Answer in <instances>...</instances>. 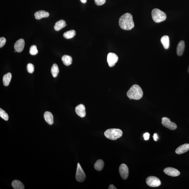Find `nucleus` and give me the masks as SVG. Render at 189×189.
I'll list each match as a JSON object with an SVG mask.
<instances>
[{
  "instance_id": "1",
  "label": "nucleus",
  "mask_w": 189,
  "mask_h": 189,
  "mask_svg": "<svg viewBox=\"0 0 189 189\" xmlns=\"http://www.w3.org/2000/svg\"><path fill=\"white\" fill-rule=\"evenodd\" d=\"M119 25L122 29L130 30L134 27L133 17L130 13H126L121 17L119 21Z\"/></svg>"
},
{
  "instance_id": "2",
  "label": "nucleus",
  "mask_w": 189,
  "mask_h": 189,
  "mask_svg": "<svg viewBox=\"0 0 189 189\" xmlns=\"http://www.w3.org/2000/svg\"><path fill=\"white\" fill-rule=\"evenodd\" d=\"M127 94L130 100H139L142 97L143 93L142 90L139 85L134 84L130 88Z\"/></svg>"
},
{
  "instance_id": "3",
  "label": "nucleus",
  "mask_w": 189,
  "mask_h": 189,
  "mask_svg": "<svg viewBox=\"0 0 189 189\" xmlns=\"http://www.w3.org/2000/svg\"><path fill=\"white\" fill-rule=\"evenodd\" d=\"M104 134L109 139L115 140L122 136L123 132L119 129H110L105 131Z\"/></svg>"
},
{
  "instance_id": "4",
  "label": "nucleus",
  "mask_w": 189,
  "mask_h": 189,
  "mask_svg": "<svg viewBox=\"0 0 189 189\" xmlns=\"http://www.w3.org/2000/svg\"><path fill=\"white\" fill-rule=\"evenodd\" d=\"M152 16L154 21L157 23L163 21L166 18V15L165 13L158 9H153Z\"/></svg>"
},
{
  "instance_id": "5",
  "label": "nucleus",
  "mask_w": 189,
  "mask_h": 189,
  "mask_svg": "<svg viewBox=\"0 0 189 189\" xmlns=\"http://www.w3.org/2000/svg\"><path fill=\"white\" fill-rule=\"evenodd\" d=\"M86 175L79 163L77 164L76 179L79 182H82L86 179Z\"/></svg>"
},
{
  "instance_id": "6",
  "label": "nucleus",
  "mask_w": 189,
  "mask_h": 189,
  "mask_svg": "<svg viewBox=\"0 0 189 189\" xmlns=\"http://www.w3.org/2000/svg\"><path fill=\"white\" fill-rule=\"evenodd\" d=\"M146 183L149 186L157 187L161 184L160 179L154 176H149L146 178Z\"/></svg>"
},
{
  "instance_id": "7",
  "label": "nucleus",
  "mask_w": 189,
  "mask_h": 189,
  "mask_svg": "<svg viewBox=\"0 0 189 189\" xmlns=\"http://www.w3.org/2000/svg\"><path fill=\"white\" fill-rule=\"evenodd\" d=\"M162 125L171 130H174L177 128V125L174 123L171 122L169 118L164 117L162 119Z\"/></svg>"
},
{
  "instance_id": "8",
  "label": "nucleus",
  "mask_w": 189,
  "mask_h": 189,
  "mask_svg": "<svg viewBox=\"0 0 189 189\" xmlns=\"http://www.w3.org/2000/svg\"><path fill=\"white\" fill-rule=\"evenodd\" d=\"M119 59L117 55L114 53H110L107 56V62L110 67H113L117 62Z\"/></svg>"
},
{
  "instance_id": "9",
  "label": "nucleus",
  "mask_w": 189,
  "mask_h": 189,
  "mask_svg": "<svg viewBox=\"0 0 189 189\" xmlns=\"http://www.w3.org/2000/svg\"><path fill=\"white\" fill-rule=\"evenodd\" d=\"M119 172L123 179H127L129 175V169L127 165L124 164H121L119 168Z\"/></svg>"
},
{
  "instance_id": "10",
  "label": "nucleus",
  "mask_w": 189,
  "mask_h": 189,
  "mask_svg": "<svg viewBox=\"0 0 189 189\" xmlns=\"http://www.w3.org/2000/svg\"><path fill=\"white\" fill-rule=\"evenodd\" d=\"M164 172L165 174L169 176H173V177L179 176L180 174V172L176 168H171V167L165 168L164 170Z\"/></svg>"
},
{
  "instance_id": "11",
  "label": "nucleus",
  "mask_w": 189,
  "mask_h": 189,
  "mask_svg": "<svg viewBox=\"0 0 189 189\" xmlns=\"http://www.w3.org/2000/svg\"><path fill=\"white\" fill-rule=\"evenodd\" d=\"M25 46V41L23 39H20L16 42L14 48L16 51L18 52H21L24 49Z\"/></svg>"
},
{
  "instance_id": "12",
  "label": "nucleus",
  "mask_w": 189,
  "mask_h": 189,
  "mask_svg": "<svg viewBox=\"0 0 189 189\" xmlns=\"http://www.w3.org/2000/svg\"><path fill=\"white\" fill-rule=\"evenodd\" d=\"M75 112L80 117L83 118L86 116V108L84 105L83 104H80L76 107Z\"/></svg>"
},
{
  "instance_id": "13",
  "label": "nucleus",
  "mask_w": 189,
  "mask_h": 189,
  "mask_svg": "<svg viewBox=\"0 0 189 189\" xmlns=\"http://www.w3.org/2000/svg\"><path fill=\"white\" fill-rule=\"evenodd\" d=\"M185 48V43L184 41L182 40L179 42L176 48V53L178 56H182Z\"/></svg>"
},
{
  "instance_id": "14",
  "label": "nucleus",
  "mask_w": 189,
  "mask_h": 189,
  "mask_svg": "<svg viewBox=\"0 0 189 189\" xmlns=\"http://www.w3.org/2000/svg\"><path fill=\"white\" fill-rule=\"evenodd\" d=\"M50 14L48 12L44 10H40L36 12L34 14L35 17L37 19L39 20L44 18H47L49 16Z\"/></svg>"
},
{
  "instance_id": "15",
  "label": "nucleus",
  "mask_w": 189,
  "mask_h": 189,
  "mask_svg": "<svg viewBox=\"0 0 189 189\" xmlns=\"http://www.w3.org/2000/svg\"><path fill=\"white\" fill-rule=\"evenodd\" d=\"M189 150V144H185L182 145L176 149V153L177 154L185 153Z\"/></svg>"
},
{
  "instance_id": "16",
  "label": "nucleus",
  "mask_w": 189,
  "mask_h": 189,
  "mask_svg": "<svg viewBox=\"0 0 189 189\" xmlns=\"http://www.w3.org/2000/svg\"><path fill=\"white\" fill-rule=\"evenodd\" d=\"M44 118L46 122L50 125H52L53 123V116L50 112H45L44 114Z\"/></svg>"
},
{
  "instance_id": "17",
  "label": "nucleus",
  "mask_w": 189,
  "mask_h": 189,
  "mask_svg": "<svg viewBox=\"0 0 189 189\" xmlns=\"http://www.w3.org/2000/svg\"><path fill=\"white\" fill-rule=\"evenodd\" d=\"M161 42L163 45L164 48L168 49L170 46L169 38L168 36H163L161 39Z\"/></svg>"
},
{
  "instance_id": "18",
  "label": "nucleus",
  "mask_w": 189,
  "mask_h": 189,
  "mask_svg": "<svg viewBox=\"0 0 189 189\" xmlns=\"http://www.w3.org/2000/svg\"><path fill=\"white\" fill-rule=\"evenodd\" d=\"M12 78V74L10 72H8L4 75L3 77V84L4 86H9Z\"/></svg>"
},
{
  "instance_id": "19",
  "label": "nucleus",
  "mask_w": 189,
  "mask_h": 189,
  "mask_svg": "<svg viewBox=\"0 0 189 189\" xmlns=\"http://www.w3.org/2000/svg\"><path fill=\"white\" fill-rule=\"evenodd\" d=\"M66 23L64 20H61L55 23L54 28L55 30L59 31L66 26Z\"/></svg>"
},
{
  "instance_id": "20",
  "label": "nucleus",
  "mask_w": 189,
  "mask_h": 189,
  "mask_svg": "<svg viewBox=\"0 0 189 189\" xmlns=\"http://www.w3.org/2000/svg\"><path fill=\"white\" fill-rule=\"evenodd\" d=\"M13 188L15 189H24L25 187L22 183L18 180H14L12 183Z\"/></svg>"
},
{
  "instance_id": "21",
  "label": "nucleus",
  "mask_w": 189,
  "mask_h": 189,
  "mask_svg": "<svg viewBox=\"0 0 189 189\" xmlns=\"http://www.w3.org/2000/svg\"><path fill=\"white\" fill-rule=\"evenodd\" d=\"M61 60L64 65L66 66L70 65L72 64V58L70 56L64 55L62 57Z\"/></svg>"
},
{
  "instance_id": "22",
  "label": "nucleus",
  "mask_w": 189,
  "mask_h": 189,
  "mask_svg": "<svg viewBox=\"0 0 189 189\" xmlns=\"http://www.w3.org/2000/svg\"><path fill=\"white\" fill-rule=\"evenodd\" d=\"M104 166V162L101 160H97L94 165V168L98 171H101L103 169Z\"/></svg>"
},
{
  "instance_id": "23",
  "label": "nucleus",
  "mask_w": 189,
  "mask_h": 189,
  "mask_svg": "<svg viewBox=\"0 0 189 189\" xmlns=\"http://www.w3.org/2000/svg\"><path fill=\"white\" fill-rule=\"evenodd\" d=\"M51 72L52 74L53 77L56 78L58 76L59 70L57 64H53L51 68Z\"/></svg>"
},
{
  "instance_id": "24",
  "label": "nucleus",
  "mask_w": 189,
  "mask_h": 189,
  "mask_svg": "<svg viewBox=\"0 0 189 189\" xmlns=\"http://www.w3.org/2000/svg\"><path fill=\"white\" fill-rule=\"evenodd\" d=\"M76 34V33L75 30H71L66 32L63 34V36L66 39H69L72 38L74 37Z\"/></svg>"
},
{
  "instance_id": "25",
  "label": "nucleus",
  "mask_w": 189,
  "mask_h": 189,
  "mask_svg": "<svg viewBox=\"0 0 189 189\" xmlns=\"http://www.w3.org/2000/svg\"><path fill=\"white\" fill-rule=\"evenodd\" d=\"M0 117L6 121L8 120L9 117L8 115L4 110L0 108Z\"/></svg>"
},
{
  "instance_id": "26",
  "label": "nucleus",
  "mask_w": 189,
  "mask_h": 189,
  "mask_svg": "<svg viewBox=\"0 0 189 189\" xmlns=\"http://www.w3.org/2000/svg\"><path fill=\"white\" fill-rule=\"evenodd\" d=\"M38 53V50L36 45L32 46L29 49V53L31 55H36Z\"/></svg>"
},
{
  "instance_id": "27",
  "label": "nucleus",
  "mask_w": 189,
  "mask_h": 189,
  "mask_svg": "<svg viewBox=\"0 0 189 189\" xmlns=\"http://www.w3.org/2000/svg\"><path fill=\"white\" fill-rule=\"evenodd\" d=\"M27 70L29 73H32L34 70V64L29 63L27 66Z\"/></svg>"
},
{
  "instance_id": "28",
  "label": "nucleus",
  "mask_w": 189,
  "mask_h": 189,
  "mask_svg": "<svg viewBox=\"0 0 189 189\" xmlns=\"http://www.w3.org/2000/svg\"><path fill=\"white\" fill-rule=\"evenodd\" d=\"M96 5H102L106 2V0H94Z\"/></svg>"
},
{
  "instance_id": "29",
  "label": "nucleus",
  "mask_w": 189,
  "mask_h": 189,
  "mask_svg": "<svg viewBox=\"0 0 189 189\" xmlns=\"http://www.w3.org/2000/svg\"><path fill=\"white\" fill-rule=\"evenodd\" d=\"M6 41L5 38L4 37L0 38V48H1L5 45Z\"/></svg>"
},
{
  "instance_id": "30",
  "label": "nucleus",
  "mask_w": 189,
  "mask_h": 189,
  "mask_svg": "<svg viewBox=\"0 0 189 189\" xmlns=\"http://www.w3.org/2000/svg\"><path fill=\"white\" fill-rule=\"evenodd\" d=\"M143 137H144V140L145 141H147L149 139V134L148 132H146L143 135Z\"/></svg>"
},
{
  "instance_id": "31",
  "label": "nucleus",
  "mask_w": 189,
  "mask_h": 189,
  "mask_svg": "<svg viewBox=\"0 0 189 189\" xmlns=\"http://www.w3.org/2000/svg\"><path fill=\"white\" fill-rule=\"evenodd\" d=\"M153 138L154 141H157L159 137L157 133H155L154 134V135H153Z\"/></svg>"
},
{
  "instance_id": "32",
  "label": "nucleus",
  "mask_w": 189,
  "mask_h": 189,
  "mask_svg": "<svg viewBox=\"0 0 189 189\" xmlns=\"http://www.w3.org/2000/svg\"><path fill=\"white\" fill-rule=\"evenodd\" d=\"M109 189H116L117 188L113 185H110L108 188Z\"/></svg>"
},
{
  "instance_id": "33",
  "label": "nucleus",
  "mask_w": 189,
  "mask_h": 189,
  "mask_svg": "<svg viewBox=\"0 0 189 189\" xmlns=\"http://www.w3.org/2000/svg\"><path fill=\"white\" fill-rule=\"evenodd\" d=\"M80 1H81L82 3H86L87 0H80Z\"/></svg>"
},
{
  "instance_id": "34",
  "label": "nucleus",
  "mask_w": 189,
  "mask_h": 189,
  "mask_svg": "<svg viewBox=\"0 0 189 189\" xmlns=\"http://www.w3.org/2000/svg\"><path fill=\"white\" fill-rule=\"evenodd\" d=\"M188 73H189V66H188Z\"/></svg>"
}]
</instances>
